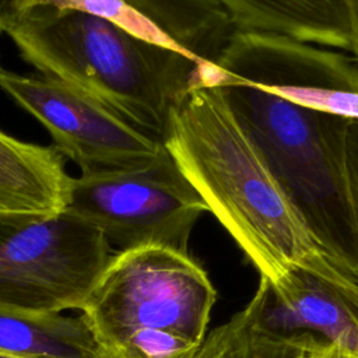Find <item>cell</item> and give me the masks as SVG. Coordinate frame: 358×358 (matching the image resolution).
Listing matches in <instances>:
<instances>
[{
    "label": "cell",
    "instance_id": "1",
    "mask_svg": "<svg viewBox=\"0 0 358 358\" xmlns=\"http://www.w3.org/2000/svg\"><path fill=\"white\" fill-rule=\"evenodd\" d=\"M164 143L262 278L306 274L358 309V273L319 239L217 85L186 95Z\"/></svg>",
    "mask_w": 358,
    "mask_h": 358
},
{
    "label": "cell",
    "instance_id": "2",
    "mask_svg": "<svg viewBox=\"0 0 358 358\" xmlns=\"http://www.w3.org/2000/svg\"><path fill=\"white\" fill-rule=\"evenodd\" d=\"M20 56L164 140L171 117L200 85L201 67L80 10L38 6L7 34Z\"/></svg>",
    "mask_w": 358,
    "mask_h": 358
},
{
    "label": "cell",
    "instance_id": "3",
    "mask_svg": "<svg viewBox=\"0 0 358 358\" xmlns=\"http://www.w3.org/2000/svg\"><path fill=\"white\" fill-rule=\"evenodd\" d=\"M217 85L236 120L319 239L358 273L345 161L350 119L292 103L214 63Z\"/></svg>",
    "mask_w": 358,
    "mask_h": 358
},
{
    "label": "cell",
    "instance_id": "4",
    "mask_svg": "<svg viewBox=\"0 0 358 358\" xmlns=\"http://www.w3.org/2000/svg\"><path fill=\"white\" fill-rule=\"evenodd\" d=\"M215 301L189 252L143 246L112 256L78 312L103 358H192Z\"/></svg>",
    "mask_w": 358,
    "mask_h": 358
},
{
    "label": "cell",
    "instance_id": "5",
    "mask_svg": "<svg viewBox=\"0 0 358 358\" xmlns=\"http://www.w3.org/2000/svg\"><path fill=\"white\" fill-rule=\"evenodd\" d=\"M113 255L98 229L67 211L0 213V309L78 312Z\"/></svg>",
    "mask_w": 358,
    "mask_h": 358
},
{
    "label": "cell",
    "instance_id": "6",
    "mask_svg": "<svg viewBox=\"0 0 358 358\" xmlns=\"http://www.w3.org/2000/svg\"><path fill=\"white\" fill-rule=\"evenodd\" d=\"M66 211L119 250L168 246L187 252L192 229L208 208L166 148L140 168L71 178Z\"/></svg>",
    "mask_w": 358,
    "mask_h": 358
},
{
    "label": "cell",
    "instance_id": "7",
    "mask_svg": "<svg viewBox=\"0 0 358 358\" xmlns=\"http://www.w3.org/2000/svg\"><path fill=\"white\" fill-rule=\"evenodd\" d=\"M0 88L48 130L81 173L140 168L166 151L161 137L55 77L22 76L0 66Z\"/></svg>",
    "mask_w": 358,
    "mask_h": 358
},
{
    "label": "cell",
    "instance_id": "8",
    "mask_svg": "<svg viewBox=\"0 0 358 358\" xmlns=\"http://www.w3.org/2000/svg\"><path fill=\"white\" fill-rule=\"evenodd\" d=\"M215 64L292 103L358 120V62L351 53L235 29Z\"/></svg>",
    "mask_w": 358,
    "mask_h": 358
},
{
    "label": "cell",
    "instance_id": "9",
    "mask_svg": "<svg viewBox=\"0 0 358 358\" xmlns=\"http://www.w3.org/2000/svg\"><path fill=\"white\" fill-rule=\"evenodd\" d=\"M99 15L131 35L176 52L201 69L217 62L235 27L215 0H32Z\"/></svg>",
    "mask_w": 358,
    "mask_h": 358
},
{
    "label": "cell",
    "instance_id": "10",
    "mask_svg": "<svg viewBox=\"0 0 358 358\" xmlns=\"http://www.w3.org/2000/svg\"><path fill=\"white\" fill-rule=\"evenodd\" d=\"M236 31L287 36L350 52L348 0H215Z\"/></svg>",
    "mask_w": 358,
    "mask_h": 358
},
{
    "label": "cell",
    "instance_id": "11",
    "mask_svg": "<svg viewBox=\"0 0 358 358\" xmlns=\"http://www.w3.org/2000/svg\"><path fill=\"white\" fill-rule=\"evenodd\" d=\"M55 145L18 140L0 129V213L60 214L71 176Z\"/></svg>",
    "mask_w": 358,
    "mask_h": 358
},
{
    "label": "cell",
    "instance_id": "12",
    "mask_svg": "<svg viewBox=\"0 0 358 358\" xmlns=\"http://www.w3.org/2000/svg\"><path fill=\"white\" fill-rule=\"evenodd\" d=\"M267 310L277 330L312 331L330 344L358 355V309L319 280L289 273L270 284Z\"/></svg>",
    "mask_w": 358,
    "mask_h": 358
},
{
    "label": "cell",
    "instance_id": "13",
    "mask_svg": "<svg viewBox=\"0 0 358 358\" xmlns=\"http://www.w3.org/2000/svg\"><path fill=\"white\" fill-rule=\"evenodd\" d=\"M0 354L14 358H103L83 317L0 309Z\"/></svg>",
    "mask_w": 358,
    "mask_h": 358
},
{
    "label": "cell",
    "instance_id": "14",
    "mask_svg": "<svg viewBox=\"0 0 358 358\" xmlns=\"http://www.w3.org/2000/svg\"><path fill=\"white\" fill-rule=\"evenodd\" d=\"M345 161L348 176L350 204L358 239V120H351L345 143Z\"/></svg>",
    "mask_w": 358,
    "mask_h": 358
},
{
    "label": "cell",
    "instance_id": "15",
    "mask_svg": "<svg viewBox=\"0 0 358 358\" xmlns=\"http://www.w3.org/2000/svg\"><path fill=\"white\" fill-rule=\"evenodd\" d=\"M32 0H0V34H8Z\"/></svg>",
    "mask_w": 358,
    "mask_h": 358
},
{
    "label": "cell",
    "instance_id": "16",
    "mask_svg": "<svg viewBox=\"0 0 358 358\" xmlns=\"http://www.w3.org/2000/svg\"><path fill=\"white\" fill-rule=\"evenodd\" d=\"M350 25H351V46L350 52L358 62V0H348Z\"/></svg>",
    "mask_w": 358,
    "mask_h": 358
},
{
    "label": "cell",
    "instance_id": "17",
    "mask_svg": "<svg viewBox=\"0 0 358 358\" xmlns=\"http://www.w3.org/2000/svg\"><path fill=\"white\" fill-rule=\"evenodd\" d=\"M330 358H358V355H354V354H351V352H348V351H344V350H341V348H337V347L334 345V351H333V354H331Z\"/></svg>",
    "mask_w": 358,
    "mask_h": 358
},
{
    "label": "cell",
    "instance_id": "18",
    "mask_svg": "<svg viewBox=\"0 0 358 358\" xmlns=\"http://www.w3.org/2000/svg\"><path fill=\"white\" fill-rule=\"evenodd\" d=\"M0 358H14V357H8V355H1L0 354Z\"/></svg>",
    "mask_w": 358,
    "mask_h": 358
}]
</instances>
